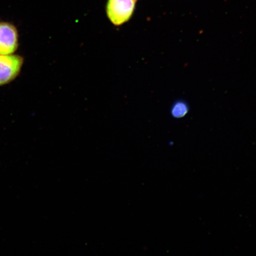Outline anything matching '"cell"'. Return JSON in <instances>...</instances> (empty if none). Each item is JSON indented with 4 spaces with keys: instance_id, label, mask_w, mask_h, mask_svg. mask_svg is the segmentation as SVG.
<instances>
[{
    "instance_id": "1",
    "label": "cell",
    "mask_w": 256,
    "mask_h": 256,
    "mask_svg": "<svg viewBox=\"0 0 256 256\" xmlns=\"http://www.w3.org/2000/svg\"><path fill=\"white\" fill-rule=\"evenodd\" d=\"M138 0H108L106 14L112 24L120 26L129 21Z\"/></svg>"
},
{
    "instance_id": "2",
    "label": "cell",
    "mask_w": 256,
    "mask_h": 256,
    "mask_svg": "<svg viewBox=\"0 0 256 256\" xmlns=\"http://www.w3.org/2000/svg\"><path fill=\"white\" fill-rule=\"evenodd\" d=\"M20 56L0 55V86L7 84L17 78L23 66Z\"/></svg>"
},
{
    "instance_id": "3",
    "label": "cell",
    "mask_w": 256,
    "mask_h": 256,
    "mask_svg": "<svg viewBox=\"0 0 256 256\" xmlns=\"http://www.w3.org/2000/svg\"><path fill=\"white\" fill-rule=\"evenodd\" d=\"M17 28L11 24L0 23V55L14 54L18 48Z\"/></svg>"
},
{
    "instance_id": "4",
    "label": "cell",
    "mask_w": 256,
    "mask_h": 256,
    "mask_svg": "<svg viewBox=\"0 0 256 256\" xmlns=\"http://www.w3.org/2000/svg\"><path fill=\"white\" fill-rule=\"evenodd\" d=\"M186 112L187 108H186L184 104H178L175 106L172 110V114L175 117L179 118L184 116Z\"/></svg>"
}]
</instances>
